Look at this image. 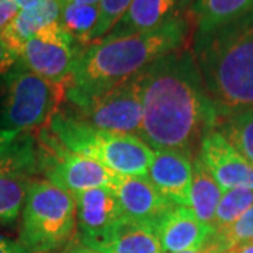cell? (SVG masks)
<instances>
[{"label": "cell", "instance_id": "8", "mask_svg": "<svg viewBox=\"0 0 253 253\" xmlns=\"http://www.w3.org/2000/svg\"><path fill=\"white\" fill-rule=\"evenodd\" d=\"M76 117L103 131L139 136L142 126V75L129 79L110 90L69 107Z\"/></svg>", "mask_w": 253, "mask_h": 253}, {"label": "cell", "instance_id": "30", "mask_svg": "<svg viewBox=\"0 0 253 253\" xmlns=\"http://www.w3.org/2000/svg\"><path fill=\"white\" fill-rule=\"evenodd\" d=\"M21 131H17V129H4V128H0V154L16 139V136Z\"/></svg>", "mask_w": 253, "mask_h": 253}, {"label": "cell", "instance_id": "2", "mask_svg": "<svg viewBox=\"0 0 253 253\" xmlns=\"http://www.w3.org/2000/svg\"><path fill=\"white\" fill-rule=\"evenodd\" d=\"M191 23L189 13L145 33L103 38L87 45L73 68L66 101L76 107L129 79L158 58L186 46Z\"/></svg>", "mask_w": 253, "mask_h": 253}, {"label": "cell", "instance_id": "20", "mask_svg": "<svg viewBox=\"0 0 253 253\" xmlns=\"http://www.w3.org/2000/svg\"><path fill=\"white\" fill-rule=\"evenodd\" d=\"M215 129L253 166V107L219 118Z\"/></svg>", "mask_w": 253, "mask_h": 253}, {"label": "cell", "instance_id": "12", "mask_svg": "<svg viewBox=\"0 0 253 253\" xmlns=\"http://www.w3.org/2000/svg\"><path fill=\"white\" fill-rule=\"evenodd\" d=\"M123 214L155 228L161 218L173 207L156 190L148 176H121L113 186Z\"/></svg>", "mask_w": 253, "mask_h": 253}, {"label": "cell", "instance_id": "34", "mask_svg": "<svg viewBox=\"0 0 253 253\" xmlns=\"http://www.w3.org/2000/svg\"><path fill=\"white\" fill-rule=\"evenodd\" d=\"M69 3H78V4H99L100 0H65Z\"/></svg>", "mask_w": 253, "mask_h": 253}, {"label": "cell", "instance_id": "10", "mask_svg": "<svg viewBox=\"0 0 253 253\" xmlns=\"http://www.w3.org/2000/svg\"><path fill=\"white\" fill-rule=\"evenodd\" d=\"M199 156L222 191L253 190V166L215 128L208 129L201 138Z\"/></svg>", "mask_w": 253, "mask_h": 253}, {"label": "cell", "instance_id": "32", "mask_svg": "<svg viewBox=\"0 0 253 253\" xmlns=\"http://www.w3.org/2000/svg\"><path fill=\"white\" fill-rule=\"evenodd\" d=\"M11 1H13L20 10H24L28 9V7H31V6H34V4H37L40 0H11Z\"/></svg>", "mask_w": 253, "mask_h": 253}, {"label": "cell", "instance_id": "23", "mask_svg": "<svg viewBox=\"0 0 253 253\" xmlns=\"http://www.w3.org/2000/svg\"><path fill=\"white\" fill-rule=\"evenodd\" d=\"M253 206V190L232 189L224 191L212 221L214 232L224 231Z\"/></svg>", "mask_w": 253, "mask_h": 253}, {"label": "cell", "instance_id": "33", "mask_svg": "<svg viewBox=\"0 0 253 253\" xmlns=\"http://www.w3.org/2000/svg\"><path fill=\"white\" fill-rule=\"evenodd\" d=\"M236 253H253V241L248 242V244H244L242 246L236 248Z\"/></svg>", "mask_w": 253, "mask_h": 253}, {"label": "cell", "instance_id": "13", "mask_svg": "<svg viewBox=\"0 0 253 253\" xmlns=\"http://www.w3.org/2000/svg\"><path fill=\"white\" fill-rule=\"evenodd\" d=\"M79 241L100 253H163L154 226L126 215L103 234Z\"/></svg>", "mask_w": 253, "mask_h": 253}, {"label": "cell", "instance_id": "28", "mask_svg": "<svg viewBox=\"0 0 253 253\" xmlns=\"http://www.w3.org/2000/svg\"><path fill=\"white\" fill-rule=\"evenodd\" d=\"M18 11L20 9L11 0H0V30L6 27Z\"/></svg>", "mask_w": 253, "mask_h": 253}, {"label": "cell", "instance_id": "11", "mask_svg": "<svg viewBox=\"0 0 253 253\" xmlns=\"http://www.w3.org/2000/svg\"><path fill=\"white\" fill-rule=\"evenodd\" d=\"M196 156L173 151H154L148 168V179L173 206L190 207V190L193 177V159Z\"/></svg>", "mask_w": 253, "mask_h": 253}, {"label": "cell", "instance_id": "25", "mask_svg": "<svg viewBox=\"0 0 253 253\" xmlns=\"http://www.w3.org/2000/svg\"><path fill=\"white\" fill-rule=\"evenodd\" d=\"M215 235L228 246L229 251H235L236 248L253 241V206L232 225L215 232Z\"/></svg>", "mask_w": 253, "mask_h": 253}, {"label": "cell", "instance_id": "6", "mask_svg": "<svg viewBox=\"0 0 253 253\" xmlns=\"http://www.w3.org/2000/svg\"><path fill=\"white\" fill-rule=\"evenodd\" d=\"M69 84L71 81H48L18 63L3 81L0 126L17 131H38L48 126L66 100Z\"/></svg>", "mask_w": 253, "mask_h": 253}, {"label": "cell", "instance_id": "17", "mask_svg": "<svg viewBox=\"0 0 253 253\" xmlns=\"http://www.w3.org/2000/svg\"><path fill=\"white\" fill-rule=\"evenodd\" d=\"M63 0H40L28 9L20 10L6 27L0 30V38L11 51L21 56L30 38L40 30L59 21Z\"/></svg>", "mask_w": 253, "mask_h": 253}, {"label": "cell", "instance_id": "29", "mask_svg": "<svg viewBox=\"0 0 253 253\" xmlns=\"http://www.w3.org/2000/svg\"><path fill=\"white\" fill-rule=\"evenodd\" d=\"M56 253H100L96 252V251H93L90 248H87V246H84V245L82 244L81 241L78 239V235L73 238L72 241L69 242V244L66 245L63 249H61L59 252Z\"/></svg>", "mask_w": 253, "mask_h": 253}, {"label": "cell", "instance_id": "19", "mask_svg": "<svg viewBox=\"0 0 253 253\" xmlns=\"http://www.w3.org/2000/svg\"><path fill=\"white\" fill-rule=\"evenodd\" d=\"M253 9V0H194L191 17L196 31H208L244 16Z\"/></svg>", "mask_w": 253, "mask_h": 253}, {"label": "cell", "instance_id": "35", "mask_svg": "<svg viewBox=\"0 0 253 253\" xmlns=\"http://www.w3.org/2000/svg\"><path fill=\"white\" fill-rule=\"evenodd\" d=\"M228 253H236V251H231V252H228Z\"/></svg>", "mask_w": 253, "mask_h": 253}, {"label": "cell", "instance_id": "5", "mask_svg": "<svg viewBox=\"0 0 253 253\" xmlns=\"http://www.w3.org/2000/svg\"><path fill=\"white\" fill-rule=\"evenodd\" d=\"M75 196L46 180L30 184L18 244L27 253H56L76 236Z\"/></svg>", "mask_w": 253, "mask_h": 253}, {"label": "cell", "instance_id": "14", "mask_svg": "<svg viewBox=\"0 0 253 253\" xmlns=\"http://www.w3.org/2000/svg\"><path fill=\"white\" fill-rule=\"evenodd\" d=\"M193 3L194 0H134L104 38L111 40L154 30L170 20L187 16Z\"/></svg>", "mask_w": 253, "mask_h": 253}, {"label": "cell", "instance_id": "7", "mask_svg": "<svg viewBox=\"0 0 253 253\" xmlns=\"http://www.w3.org/2000/svg\"><path fill=\"white\" fill-rule=\"evenodd\" d=\"M34 134L40 173L45 176L46 181L73 196L99 187L113 189L118 174L91 158L69 151L49 126L34 131Z\"/></svg>", "mask_w": 253, "mask_h": 253}, {"label": "cell", "instance_id": "27", "mask_svg": "<svg viewBox=\"0 0 253 253\" xmlns=\"http://www.w3.org/2000/svg\"><path fill=\"white\" fill-rule=\"evenodd\" d=\"M231 252L226 246L217 235L215 232L212 235L208 238L207 241L204 244L201 245L200 248H196V249H191V251H184V252L179 253H228Z\"/></svg>", "mask_w": 253, "mask_h": 253}, {"label": "cell", "instance_id": "1", "mask_svg": "<svg viewBox=\"0 0 253 253\" xmlns=\"http://www.w3.org/2000/svg\"><path fill=\"white\" fill-rule=\"evenodd\" d=\"M141 75L144 111L139 138L152 151L173 149L197 156L201 138L215 128L218 116L193 49L183 46L163 55Z\"/></svg>", "mask_w": 253, "mask_h": 253}, {"label": "cell", "instance_id": "21", "mask_svg": "<svg viewBox=\"0 0 253 253\" xmlns=\"http://www.w3.org/2000/svg\"><path fill=\"white\" fill-rule=\"evenodd\" d=\"M33 181L0 168V222L7 224L17 219Z\"/></svg>", "mask_w": 253, "mask_h": 253}, {"label": "cell", "instance_id": "18", "mask_svg": "<svg viewBox=\"0 0 253 253\" xmlns=\"http://www.w3.org/2000/svg\"><path fill=\"white\" fill-rule=\"evenodd\" d=\"M224 191L218 186L212 174L208 172L206 165L200 159L199 154L193 159V177L190 190V208L196 217L206 225L212 228L219 200Z\"/></svg>", "mask_w": 253, "mask_h": 253}, {"label": "cell", "instance_id": "16", "mask_svg": "<svg viewBox=\"0 0 253 253\" xmlns=\"http://www.w3.org/2000/svg\"><path fill=\"white\" fill-rule=\"evenodd\" d=\"M79 239L93 238L107 231L124 217L114 190L110 187L86 190L75 194Z\"/></svg>", "mask_w": 253, "mask_h": 253}, {"label": "cell", "instance_id": "4", "mask_svg": "<svg viewBox=\"0 0 253 253\" xmlns=\"http://www.w3.org/2000/svg\"><path fill=\"white\" fill-rule=\"evenodd\" d=\"M48 126L69 151L97 161L116 174L146 176L154 158L139 136L94 128L69 109L59 110Z\"/></svg>", "mask_w": 253, "mask_h": 253}, {"label": "cell", "instance_id": "15", "mask_svg": "<svg viewBox=\"0 0 253 253\" xmlns=\"http://www.w3.org/2000/svg\"><path fill=\"white\" fill-rule=\"evenodd\" d=\"M163 253H179L200 248L214 234L211 226L196 217L193 210L173 206L155 226Z\"/></svg>", "mask_w": 253, "mask_h": 253}, {"label": "cell", "instance_id": "22", "mask_svg": "<svg viewBox=\"0 0 253 253\" xmlns=\"http://www.w3.org/2000/svg\"><path fill=\"white\" fill-rule=\"evenodd\" d=\"M99 7L97 4H78L63 1L59 24L73 38L84 46L89 45V37L97 23Z\"/></svg>", "mask_w": 253, "mask_h": 253}, {"label": "cell", "instance_id": "31", "mask_svg": "<svg viewBox=\"0 0 253 253\" xmlns=\"http://www.w3.org/2000/svg\"><path fill=\"white\" fill-rule=\"evenodd\" d=\"M0 253H27L18 242H13L0 236Z\"/></svg>", "mask_w": 253, "mask_h": 253}, {"label": "cell", "instance_id": "9", "mask_svg": "<svg viewBox=\"0 0 253 253\" xmlns=\"http://www.w3.org/2000/svg\"><path fill=\"white\" fill-rule=\"evenodd\" d=\"M83 51V44L59 23H54L28 40L21 51L20 63L48 81L66 82L71 81L73 68Z\"/></svg>", "mask_w": 253, "mask_h": 253}, {"label": "cell", "instance_id": "3", "mask_svg": "<svg viewBox=\"0 0 253 253\" xmlns=\"http://www.w3.org/2000/svg\"><path fill=\"white\" fill-rule=\"evenodd\" d=\"M193 54L218 120L253 107V9L208 31H196Z\"/></svg>", "mask_w": 253, "mask_h": 253}, {"label": "cell", "instance_id": "26", "mask_svg": "<svg viewBox=\"0 0 253 253\" xmlns=\"http://www.w3.org/2000/svg\"><path fill=\"white\" fill-rule=\"evenodd\" d=\"M20 63V55L11 51L0 38V81H4Z\"/></svg>", "mask_w": 253, "mask_h": 253}, {"label": "cell", "instance_id": "24", "mask_svg": "<svg viewBox=\"0 0 253 253\" xmlns=\"http://www.w3.org/2000/svg\"><path fill=\"white\" fill-rule=\"evenodd\" d=\"M132 1L134 0H100L97 4L99 17L89 37V45L109 34L111 28L117 24L118 20L126 14Z\"/></svg>", "mask_w": 253, "mask_h": 253}]
</instances>
